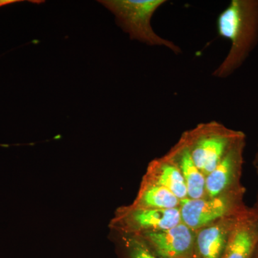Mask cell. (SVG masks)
<instances>
[{
  "mask_svg": "<svg viewBox=\"0 0 258 258\" xmlns=\"http://www.w3.org/2000/svg\"><path fill=\"white\" fill-rule=\"evenodd\" d=\"M217 29L231 45L212 76L226 79L240 69L257 44L258 0H232L219 15Z\"/></svg>",
  "mask_w": 258,
  "mask_h": 258,
  "instance_id": "cell-1",
  "label": "cell"
},
{
  "mask_svg": "<svg viewBox=\"0 0 258 258\" xmlns=\"http://www.w3.org/2000/svg\"><path fill=\"white\" fill-rule=\"evenodd\" d=\"M245 137L241 131L212 120L185 131L179 139L188 148L195 164L206 177L231 148Z\"/></svg>",
  "mask_w": 258,
  "mask_h": 258,
  "instance_id": "cell-2",
  "label": "cell"
},
{
  "mask_svg": "<svg viewBox=\"0 0 258 258\" xmlns=\"http://www.w3.org/2000/svg\"><path fill=\"white\" fill-rule=\"evenodd\" d=\"M98 3L113 13L117 25L132 40L150 46L167 47L176 55L181 53V49L157 35L151 23L153 15L166 0H103Z\"/></svg>",
  "mask_w": 258,
  "mask_h": 258,
  "instance_id": "cell-3",
  "label": "cell"
},
{
  "mask_svg": "<svg viewBox=\"0 0 258 258\" xmlns=\"http://www.w3.org/2000/svg\"><path fill=\"white\" fill-rule=\"evenodd\" d=\"M244 194L242 186L212 198L181 200V222L196 231L225 217L240 215L249 208L244 203Z\"/></svg>",
  "mask_w": 258,
  "mask_h": 258,
  "instance_id": "cell-4",
  "label": "cell"
},
{
  "mask_svg": "<svg viewBox=\"0 0 258 258\" xmlns=\"http://www.w3.org/2000/svg\"><path fill=\"white\" fill-rule=\"evenodd\" d=\"M181 222L179 208L157 210L131 204L115 210L108 227L111 232L140 235L171 228Z\"/></svg>",
  "mask_w": 258,
  "mask_h": 258,
  "instance_id": "cell-5",
  "label": "cell"
},
{
  "mask_svg": "<svg viewBox=\"0 0 258 258\" xmlns=\"http://www.w3.org/2000/svg\"><path fill=\"white\" fill-rule=\"evenodd\" d=\"M246 137L235 144L205 178V197L212 198L238 189L241 183Z\"/></svg>",
  "mask_w": 258,
  "mask_h": 258,
  "instance_id": "cell-6",
  "label": "cell"
},
{
  "mask_svg": "<svg viewBox=\"0 0 258 258\" xmlns=\"http://www.w3.org/2000/svg\"><path fill=\"white\" fill-rule=\"evenodd\" d=\"M139 236L161 258L195 256L196 232L183 222L171 228Z\"/></svg>",
  "mask_w": 258,
  "mask_h": 258,
  "instance_id": "cell-7",
  "label": "cell"
},
{
  "mask_svg": "<svg viewBox=\"0 0 258 258\" xmlns=\"http://www.w3.org/2000/svg\"><path fill=\"white\" fill-rule=\"evenodd\" d=\"M247 210L195 231V254L199 258H222L236 224Z\"/></svg>",
  "mask_w": 258,
  "mask_h": 258,
  "instance_id": "cell-8",
  "label": "cell"
},
{
  "mask_svg": "<svg viewBox=\"0 0 258 258\" xmlns=\"http://www.w3.org/2000/svg\"><path fill=\"white\" fill-rule=\"evenodd\" d=\"M258 244V224L252 208L241 216L222 258H252Z\"/></svg>",
  "mask_w": 258,
  "mask_h": 258,
  "instance_id": "cell-9",
  "label": "cell"
},
{
  "mask_svg": "<svg viewBox=\"0 0 258 258\" xmlns=\"http://www.w3.org/2000/svg\"><path fill=\"white\" fill-rule=\"evenodd\" d=\"M164 156L175 164L181 172L187 188L188 199L204 198L206 177L195 164L189 149L182 141L179 139Z\"/></svg>",
  "mask_w": 258,
  "mask_h": 258,
  "instance_id": "cell-10",
  "label": "cell"
},
{
  "mask_svg": "<svg viewBox=\"0 0 258 258\" xmlns=\"http://www.w3.org/2000/svg\"><path fill=\"white\" fill-rule=\"evenodd\" d=\"M143 176L169 189L181 201L188 199L187 188L181 172L164 155L151 161Z\"/></svg>",
  "mask_w": 258,
  "mask_h": 258,
  "instance_id": "cell-11",
  "label": "cell"
},
{
  "mask_svg": "<svg viewBox=\"0 0 258 258\" xmlns=\"http://www.w3.org/2000/svg\"><path fill=\"white\" fill-rule=\"evenodd\" d=\"M132 204L140 208L171 210L179 208L181 200L169 189L143 176L138 193Z\"/></svg>",
  "mask_w": 258,
  "mask_h": 258,
  "instance_id": "cell-12",
  "label": "cell"
},
{
  "mask_svg": "<svg viewBox=\"0 0 258 258\" xmlns=\"http://www.w3.org/2000/svg\"><path fill=\"white\" fill-rule=\"evenodd\" d=\"M109 238L119 258H161L139 235L110 231Z\"/></svg>",
  "mask_w": 258,
  "mask_h": 258,
  "instance_id": "cell-13",
  "label": "cell"
},
{
  "mask_svg": "<svg viewBox=\"0 0 258 258\" xmlns=\"http://www.w3.org/2000/svg\"><path fill=\"white\" fill-rule=\"evenodd\" d=\"M18 0H0V8L5 6V5L13 4V3H19Z\"/></svg>",
  "mask_w": 258,
  "mask_h": 258,
  "instance_id": "cell-14",
  "label": "cell"
},
{
  "mask_svg": "<svg viewBox=\"0 0 258 258\" xmlns=\"http://www.w3.org/2000/svg\"><path fill=\"white\" fill-rule=\"evenodd\" d=\"M253 165L254 166V168H255L256 171H257L258 174V150L257 153H256L255 157H254Z\"/></svg>",
  "mask_w": 258,
  "mask_h": 258,
  "instance_id": "cell-15",
  "label": "cell"
},
{
  "mask_svg": "<svg viewBox=\"0 0 258 258\" xmlns=\"http://www.w3.org/2000/svg\"><path fill=\"white\" fill-rule=\"evenodd\" d=\"M253 211L254 212V215H255L256 218H257V221L258 224V196L257 199V202H256L255 205L253 208H252Z\"/></svg>",
  "mask_w": 258,
  "mask_h": 258,
  "instance_id": "cell-16",
  "label": "cell"
},
{
  "mask_svg": "<svg viewBox=\"0 0 258 258\" xmlns=\"http://www.w3.org/2000/svg\"><path fill=\"white\" fill-rule=\"evenodd\" d=\"M252 258H258V244L257 246V248H256L255 251H254L253 257Z\"/></svg>",
  "mask_w": 258,
  "mask_h": 258,
  "instance_id": "cell-17",
  "label": "cell"
},
{
  "mask_svg": "<svg viewBox=\"0 0 258 258\" xmlns=\"http://www.w3.org/2000/svg\"><path fill=\"white\" fill-rule=\"evenodd\" d=\"M191 258H199V257H198V256L196 255V254H195V256H193V257Z\"/></svg>",
  "mask_w": 258,
  "mask_h": 258,
  "instance_id": "cell-18",
  "label": "cell"
}]
</instances>
